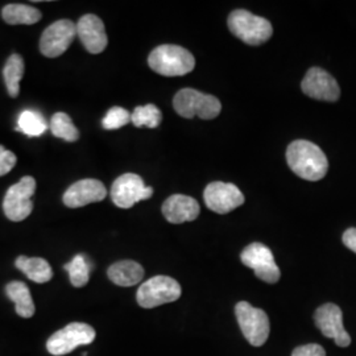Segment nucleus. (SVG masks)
Returning <instances> with one entry per match:
<instances>
[{"mask_svg": "<svg viewBox=\"0 0 356 356\" xmlns=\"http://www.w3.org/2000/svg\"><path fill=\"white\" fill-rule=\"evenodd\" d=\"M286 161L293 173L307 181H319L326 176L329 161L317 144L307 140L291 143L286 149Z\"/></svg>", "mask_w": 356, "mask_h": 356, "instance_id": "obj_1", "label": "nucleus"}, {"mask_svg": "<svg viewBox=\"0 0 356 356\" xmlns=\"http://www.w3.org/2000/svg\"><path fill=\"white\" fill-rule=\"evenodd\" d=\"M148 65L157 74L164 76H181L193 72L195 60L191 51L178 45H160L154 48L149 57Z\"/></svg>", "mask_w": 356, "mask_h": 356, "instance_id": "obj_2", "label": "nucleus"}, {"mask_svg": "<svg viewBox=\"0 0 356 356\" xmlns=\"http://www.w3.org/2000/svg\"><path fill=\"white\" fill-rule=\"evenodd\" d=\"M229 28L234 36L252 47L267 42L273 33V28L269 20L245 10H236L231 13Z\"/></svg>", "mask_w": 356, "mask_h": 356, "instance_id": "obj_3", "label": "nucleus"}, {"mask_svg": "<svg viewBox=\"0 0 356 356\" xmlns=\"http://www.w3.org/2000/svg\"><path fill=\"white\" fill-rule=\"evenodd\" d=\"M173 107L182 118L193 119L198 116L204 120L216 119L222 110V104L216 97L194 89L179 90L175 95Z\"/></svg>", "mask_w": 356, "mask_h": 356, "instance_id": "obj_4", "label": "nucleus"}, {"mask_svg": "<svg viewBox=\"0 0 356 356\" xmlns=\"http://www.w3.org/2000/svg\"><path fill=\"white\" fill-rule=\"evenodd\" d=\"M181 293V285L175 279L168 276H154L141 284L136 300L141 307L153 309L177 301Z\"/></svg>", "mask_w": 356, "mask_h": 356, "instance_id": "obj_5", "label": "nucleus"}, {"mask_svg": "<svg viewBox=\"0 0 356 356\" xmlns=\"http://www.w3.org/2000/svg\"><path fill=\"white\" fill-rule=\"evenodd\" d=\"M235 314L244 338L248 343L260 347L266 343L269 337V318L267 313L257 309L247 301H242L235 306Z\"/></svg>", "mask_w": 356, "mask_h": 356, "instance_id": "obj_6", "label": "nucleus"}, {"mask_svg": "<svg viewBox=\"0 0 356 356\" xmlns=\"http://www.w3.org/2000/svg\"><path fill=\"white\" fill-rule=\"evenodd\" d=\"M36 191V179L31 176L22 178L13 185L4 197L3 211L13 222H22L33 211L32 197Z\"/></svg>", "mask_w": 356, "mask_h": 356, "instance_id": "obj_7", "label": "nucleus"}, {"mask_svg": "<svg viewBox=\"0 0 356 356\" xmlns=\"http://www.w3.org/2000/svg\"><path fill=\"white\" fill-rule=\"evenodd\" d=\"M95 337L97 332L88 323L73 322L65 326L64 329L51 334V338L47 342V348L51 355H66L79 346L94 342Z\"/></svg>", "mask_w": 356, "mask_h": 356, "instance_id": "obj_8", "label": "nucleus"}, {"mask_svg": "<svg viewBox=\"0 0 356 356\" xmlns=\"http://www.w3.org/2000/svg\"><path fill=\"white\" fill-rule=\"evenodd\" d=\"M241 260L245 267L251 268L257 279L268 284H276L280 280V268L275 261V256L267 245L252 243L243 250Z\"/></svg>", "mask_w": 356, "mask_h": 356, "instance_id": "obj_9", "label": "nucleus"}, {"mask_svg": "<svg viewBox=\"0 0 356 356\" xmlns=\"http://www.w3.org/2000/svg\"><path fill=\"white\" fill-rule=\"evenodd\" d=\"M152 194V188L145 186L143 178L135 173L122 175L115 179L111 188V200L120 209H131L140 201L149 200Z\"/></svg>", "mask_w": 356, "mask_h": 356, "instance_id": "obj_10", "label": "nucleus"}, {"mask_svg": "<svg viewBox=\"0 0 356 356\" xmlns=\"http://www.w3.org/2000/svg\"><path fill=\"white\" fill-rule=\"evenodd\" d=\"M76 38V26L72 20H58L48 26L40 38V51L56 58L63 56Z\"/></svg>", "mask_w": 356, "mask_h": 356, "instance_id": "obj_11", "label": "nucleus"}, {"mask_svg": "<svg viewBox=\"0 0 356 356\" xmlns=\"http://www.w3.org/2000/svg\"><path fill=\"white\" fill-rule=\"evenodd\" d=\"M204 200L206 206L216 214H229L245 201L242 191L236 185L219 181L206 186Z\"/></svg>", "mask_w": 356, "mask_h": 356, "instance_id": "obj_12", "label": "nucleus"}, {"mask_svg": "<svg viewBox=\"0 0 356 356\" xmlns=\"http://www.w3.org/2000/svg\"><path fill=\"white\" fill-rule=\"evenodd\" d=\"M301 89L309 98L335 102L341 97V88L334 76L321 67H312L302 79Z\"/></svg>", "mask_w": 356, "mask_h": 356, "instance_id": "obj_13", "label": "nucleus"}, {"mask_svg": "<svg viewBox=\"0 0 356 356\" xmlns=\"http://www.w3.org/2000/svg\"><path fill=\"white\" fill-rule=\"evenodd\" d=\"M316 326L321 332L335 341L337 346L347 347L351 343V337L344 330L343 314L339 306L335 304H325L314 313Z\"/></svg>", "mask_w": 356, "mask_h": 356, "instance_id": "obj_14", "label": "nucleus"}, {"mask_svg": "<svg viewBox=\"0 0 356 356\" xmlns=\"http://www.w3.org/2000/svg\"><path fill=\"white\" fill-rule=\"evenodd\" d=\"M107 197L106 186L99 179L85 178L76 181L67 191H65L63 201L65 206L70 209L83 207L86 204L101 202Z\"/></svg>", "mask_w": 356, "mask_h": 356, "instance_id": "obj_15", "label": "nucleus"}, {"mask_svg": "<svg viewBox=\"0 0 356 356\" xmlns=\"http://www.w3.org/2000/svg\"><path fill=\"white\" fill-rule=\"evenodd\" d=\"M76 38L91 54L102 53L108 44L102 20L95 15H85L76 24Z\"/></svg>", "mask_w": 356, "mask_h": 356, "instance_id": "obj_16", "label": "nucleus"}, {"mask_svg": "<svg viewBox=\"0 0 356 356\" xmlns=\"http://www.w3.org/2000/svg\"><path fill=\"white\" fill-rule=\"evenodd\" d=\"M200 211V204L194 198L184 194L170 195L163 204V214L166 220L173 225L195 220Z\"/></svg>", "mask_w": 356, "mask_h": 356, "instance_id": "obj_17", "label": "nucleus"}, {"mask_svg": "<svg viewBox=\"0 0 356 356\" xmlns=\"http://www.w3.org/2000/svg\"><path fill=\"white\" fill-rule=\"evenodd\" d=\"M108 279L119 286H134L144 277V268L132 260L118 261L108 268Z\"/></svg>", "mask_w": 356, "mask_h": 356, "instance_id": "obj_18", "label": "nucleus"}, {"mask_svg": "<svg viewBox=\"0 0 356 356\" xmlns=\"http://www.w3.org/2000/svg\"><path fill=\"white\" fill-rule=\"evenodd\" d=\"M6 293L10 300H13L16 314L22 318H32L35 316L36 307L33 304V298L29 292V288L26 284L22 281H13L7 284Z\"/></svg>", "mask_w": 356, "mask_h": 356, "instance_id": "obj_19", "label": "nucleus"}, {"mask_svg": "<svg viewBox=\"0 0 356 356\" xmlns=\"http://www.w3.org/2000/svg\"><path fill=\"white\" fill-rule=\"evenodd\" d=\"M15 266L20 269L29 280L38 284H45L51 280L53 270L49 263L42 257H26L19 256L15 261Z\"/></svg>", "mask_w": 356, "mask_h": 356, "instance_id": "obj_20", "label": "nucleus"}, {"mask_svg": "<svg viewBox=\"0 0 356 356\" xmlns=\"http://www.w3.org/2000/svg\"><path fill=\"white\" fill-rule=\"evenodd\" d=\"M38 8L26 4H7L1 10L3 20L10 26H32L41 20Z\"/></svg>", "mask_w": 356, "mask_h": 356, "instance_id": "obj_21", "label": "nucleus"}, {"mask_svg": "<svg viewBox=\"0 0 356 356\" xmlns=\"http://www.w3.org/2000/svg\"><path fill=\"white\" fill-rule=\"evenodd\" d=\"M24 60L20 54H13L8 57L3 69V76L7 86L8 95L16 98L20 92V81L24 76Z\"/></svg>", "mask_w": 356, "mask_h": 356, "instance_id": "obj_22", "label": "nucleus"}, {"mask_svg": "<svg viewBox=\"0 0 356 356\" xmlns=\"http://www.w3.org/2000/svg\"><path fill=\"white\" fill-rule=\"evenodd\" d=\"M48 128V124L44 119V116L33 111V110H24L22 114L19 115L17 119V131H22L26 136L31 138H38L41 136Z\"/></svg>", "mask_w": 356, "mask_h": 356, "instance_id": "obj_23", "label": "nucleus"}, {"mask_svg": "<svg viewBox=\"0 0 356 356\" xmlns=\"http://www.w3.org/2000/svg\"><path fill=\"white\" fill-rule=\"evenodd\" d=\"M65 270L69 273L70 282L76 288H82L88 285L90 279V266L85 254H76L69 263L64 266Z\"/></svg>", "mask_w": 356, "mask_h": 356, "instance_id": "obj_24", "label": "nucleus"}, {"mask_svg": "<svg viewBox=\"0 0 356 356\" xmlns=\"http://www.w3.org/2000/svg\"><path fill=\"white\" fill-rule=\"evenodd\" d=\"M51 131L56 138L69 143L79 139L78 128L74 126L72 118L65 113H56L51 116Z\"/></svg>", "mask_w": 356, "mask_h": 356, "instance_id": "obj_25", "label": "nucleus"}, {"mask_svg": "<svg viewBox=\"0 0 356 356\" xmlns=\"http://www.w3.org/2000/svg\"><path fill=\"white\" fill-rule=\"evenodd\" d=\"M163 114L154 104L139 106L131 114V123L135 127L157 128L161 123Z\"/></svg>", "mask_w": 356, "mask_h": 356, "instance_id": "obj_26", "label": "nucleus"}, {"mask_svg": "<svg viewBox=\"0 0 356 356\" xmlns=\"http://www.w3.org/2000/svg\"><path fill=\"white\" fill-rule=\"evenodd\" d=\"M131 122V114L123 107H113L103 118L102 126L107 131H114L127 126Z\"/></svg>", "mask_w": 356, "mask_h": 356, "instance_id": "obj_27", "label": "nucleus"}, {"mask_svg": "<svg viewBox=\"0 0 356 356\" xmlns=\"http://www.w3.org/2000/svg\"><path fill=\"white\" fill-rule=\"evenodd\" d=\"M17 163V157L11 151H7L3 145H0V177L6 176L13 170Z\"/></svg>", "mask_w": 356, "mask_h": 356, "instance_id": "obj_28", "label": "nucleus"}, {"mask_svg": "<svg viewBox=\"0 0 356 356\" xmlns=\"http://www.w3.org/2000/svg\"><path fill=\"white\" fill-rule=\"evenodd\" d=\"M292 356H326V351L319 344H304L294 348Z\"/></svg>", "mask_w": 356, "mask_h": 356, "instance_id": "obj_29", "label": "nucleus"}, {"mask_svg": "<svg viewBox=\"0 0 356 356\" xmlns=\"http://www.w3.org/2000/svg\"><path fill=\"white\" fill-rule=\"evenodd\" d=\"M342 241L348 250L356 254V229H346Z\"/></svg>", "mask_w": 356, "mask_h": 356, "instance_id": "obj_30", "label": "nucleus"}]
</instances>
